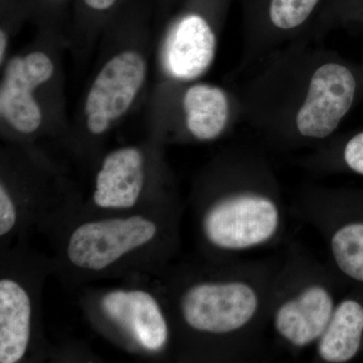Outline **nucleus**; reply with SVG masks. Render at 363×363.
<instances>
[{
    "label": "nucleus",
    "mask_w": 363,
    "mask_h": 363,
    "mask_svg": "<svg viewBox=\"0 0 363 363\" xmlns=\"http://www.w3.org/2000/svg\"><path fill=\"white\" fill-rule=\"evenodd\" d=\"M236 92L241 117L301 140L330 138L363 101V66L306 35L247 70Z\"/></svg>",
    "instance_id": "obj_1"
},
{
    "label": "nucleus",
    "mask_w": 363,
    "mask_h": 363,
    "mask_svg": "<svg viewBox=\"0 0 363 363\" xmlns=\"http://www.w3.org/2000/svg\"><path fill=\"white\" fill-rule=\"evenodd\" d=\"M16 221H18V211H16V204L7 191L6 185L1 183L0 185V236L4 238L11 233L16 226Z\"/></svg>",
    "instance_id": "obj_18"
},
{
    "label": "nucleus",
    "mask_w": 363,
    "mask_h": 363,
    "mask_svg": "<svg viewBox=\"0 0 363 363\" xmlns=\"http://www.w3.org/2000/svg\"><path fill=\"white\" fill-rule=\"evenodd\" d=\"M257 294L247 284L203 283L184 294L181 311L191 328L224 334L247 325L257 313Z\"/></svg>",
    "instance_id": "obj_6"
},
{
    "label": "nucleus",
    "mask_w": 363,
    "mask_h": 363,
    "mask_svg": "<svg viewBox=\"0 0 363 363\" xmlns=\"http://www.w3.org/2000/svg\"><path fill=\"white\" fill-rule=\"evenodd\" d=\"M147 76V64L140 52L123 51L112 57L93 81L85 101L86 125L93 135H102L128 112Z\"/></svg>",
    "instance_id": "obj_5"
},
{
    "label": "nucleus",
    "mask_w": 363,
    "mask_h": 363,
    "mask_svg": "<svg viewBox=\"0 0 363 363\" xmlns=\"http://www.w3.org/2000/svg\"><path fill=\"white\" fill-rule=\"evenodd\" d=\"M157 230L155 221L143 215L85 222L71 233L67 257L78 269L104 271L154 240Z\"/></svg>",
    "instance_id": "obj_3"
},
{
    "label": "nucleus",
    "mask_w": 363,
    "mask_h": 363,
    "mask_svg": "<svg viewBox=\"0 0 363 363\" xmlns=\"http://www.w3.org/2000/svg\"><path fill=\"white\" fill-rule=\"evenodd\" d=\"M348 26H357L363 40V0H328L313 26L311 35L321 40L331 30Z\"/></svg>",
    "instance_id": "obj_16"
},
{
    "label": "nucleus",
    "mask_w": 363,
    "mask_h": 363,
    "mask_svg": "<svg viewBox=\"0 0 363 363\" xmlns=\"http://www.w3.org/2000/svg\"><path fill=\"white\" fill-rule=\"evenodd\" d=\"M328 0H241L240 73L294 40L310 35Z\"/></svg>",
    "instance_id": "obj_2"
},
{
    "label": "nucleus",
    "mask_w": 363,
    "mask_h": 363,
    "mask_svg": "<svg viewBox=\"0 0 363 363\" xmlns=\"http://www.w3.org/2000/svg\"><path fill=\"white\" fill-rule=\"evenodd\" d=\"M106 316L130 332L145 350L157 352L169 337L168 324L154 296L143 290H116L102 298Z\"/></svg>",
    "instance_id": "obj_9"
},
{
    "label": "nucleus",
    "mask_w": 363,
    "mask_h": 363,
    "mask_svg": "<svg viewBox=\"0 0 363 363\" xmlns=\"http://www.w3.org/2000/svg\"><path fill=\"white\" fill-rule=\"evenodd\" d=\"M279 225V211L271 199L243 192L219 200L208 210L203 228L217 247L242 250L269 240Z\"/></svg>",
    "instance_id": "obj_4"
},
{
    "label": "nucleus",
    "mask_w": 363,
    "mask_h": 363,
    "mask_svg": "<svg viewBox=\"0 0 363 363\" xmlns=\"http://www.w3.org/2000/svg\"><path fill=\"white\" fill-rule=\"evenodd\" d=\"M333 312L330 294L322 286H310L281 306L274 325L289 342L305 346L321 337Z\"/></svg>",
    "instance_id": "obj_12"
},
{
    "label": "nucleus",
    "mask_w": 363,
    "mask_h": 363,
    "mask_svg": "<svg viewBox=\"0 0 363 363\" xmlns=\"http://www.w3.org/2000/svg\"><path fill=\"white\" fill-rule=\"evenodd\" d=\"M55 67L43 52L9 60L0 89V113L7 123L21 133H35L42 123V111L33 92L49 81Z\"/></svg>",
    "instance_id": "obj_7"
},
{
    "label": "nucleus",
    "mask_w": 363,
    "mask_h": 363,
    "mask_svg": "<svg viewBox=\"0 0 363 363\" xmlns=\"http://www.w3.org/2000/svg\"><path fill=\"white\" fill-rule=\"evenodd\" d=\"M363 333V307L357 301H344L332 314L320 337L319 353L325 362L342 363L358 352Z\"/></svg>",
    "instance_id": "obj_14"
},
{
    "label": "nucleus",
    "mask_w": 363,
    "mask_h": 363,
    "mask_svg": "<svg viewBox=\"0 0 363 363\" xmlns=\"http://www.w3.org/2000/svg\"><path fill=\"white\" fill-rule=\"evenodd\" d=\"M6 35L4 30H1V33H0V61L4 62V55H6Z\"/></svg>",
    "instance_id": "obj_20"
},
{
    "label": "nucleus",
    "mask_w": 363,
    "mask_h": 363,
    "mask_svg": "<svg viewBox=\"0 0 363 363\" xmlns=\"http://www.w3.org/2000/svg\"><path fill=\"white\" fill-rule=\"evenodd\" d=\"M182 114L186 130L202 142L223 135L234 117L241 116L238 95H231L219 86L193 83L181 98Z\"/></svg>",
    "instance_id": "obj_10"
},
{
    "label": "nucleus",
    "mask_w": 363,
    "mask_h": 363,
    "mask_svg": "<svg viewBox=\"0 0 363 363\" xmlns=\"http://www.w3.org/2000/svg\"><path fill=\"white\" fill-rule=\"evenodd\" d=\"M217 43L216 30L206 16L197 11L184 14L167 38L166 70L171 77L182 82L195 81L213 64Z\"/></svg>",
    "instance_id": "obj_8"
},
{
    "label": "nucleus",
    "mask_w": 363,
    "mask_h": 363,
    "mask_svg": "<svg viewBox=\"0 0 363 363\" xmlns=\"http://www.w3.org/2000/svg\"><path fill=\"white\" fill-rule=\"evenodd\" d=\"M85 4L91 9H96V11H105V9H111L116 0H84Z\"/></svg>",
    "instance_id": "obj_19"
},
{
    "label": "nucleus",
    "mask_w": 363,
    "mask_h": 363,
    "mask_svg": "<svg viewBox=\"0 0 363 363\" xmlns=\"http://www.w3.org/2000/svg\"><path fill=\"white\" fill-rule=\"evenodd\" d=\"M341 157L346 168L363 176V130L353 133L345 140Z\"/></svg>",
    "instance_id": "obj_17"
},
{
    "label": "nucleus",
    "mask_w": 363,
    "mask_h": 363,
    "mask_svg": "<svg viewBox=\"0 0 363 363\" xmlns=\"http://www.w3.org/2000/svg\"><path fill=\"white\" fill-rule=\"evenodd\" d=\"M331 247L339 269L363 281V223L348 224L336 231Z\"/></svg>",
    "instance_id": "obj_15"
},
{
    "label": "nucleus",
    "mask_w": 363,
    "mask_h": 363,
    "mask_svg": "<svg viewBox=\"0 0 363 363\" xmlns=\"http://www.w3.org/2000/svg\"><path fill=\"white\" fill-rule=\"evenodd\" d=\"M145 184V162L136 147H123L107 155L95 180L93 202L102 209L135 207Z\"/></svg>",
    "instance_id": "obj_11"
},
{
    "label": "nucleus",
    "mask_w": 363,
    "mask_h": 363,
    "mask_svg": "<svg viewBox=\"0 0 363 363\" xmlns=\"http://www.w3.org/2000/svg\"><path fill=\"white\" fill-rule=\"evenodd\" d=\"M32 323L30 296L11 279L0 281V362H21L28 351Z\"/></svg>",
    "instance_id": "obj_13"
}]
</instances>
